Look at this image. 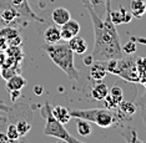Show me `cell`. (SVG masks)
Masks as SVG:
<instances>
[{
	"instance_id": "cell-1",
	"label": "cell",
	"mask_w": 146,
	"mask_h": 143,
	"mask_svg": "<svg viewBox=\"0 0 146 143\" xmlns=\"http://www.w3.org/2000/svg\"><path fill=\"white\" fill-rule=\"evenodd\" d=\"M82 5L88 9L94 28V49L91 56L94 61H110L122 57V49L120 36L117 34L116 25L112 24L110 14H106L105 19H101L94 9V5L89 0H81Z\"/></svg>"
},
{
	"instance_id": "cell-2",
	"label": "cell",
	"mask_w": 146,
	"mask_h": 143,
	"mask_svg": "<svg viewBox=\"0 0 146 143\" xmlns=\"http://www.w3.org/2000/svg\"><path fill=\"white\" fill-rule=\"evenodd\" d=\"M46 54L50 57V60L61 70L64 74L72 81L80 80V72L75 67L74 62V52L69 47L68 44H46Z\"/></svg>"
},
{
	"instance_id": "cell-3",
	"label": "cell",
	"mask_w": 146,
	"mask_h": 143,
	"mask_svg": "<svg viewBox=\"0 0 146 143\" xmlns=\"http://www.w3.org/2000/svg\"><path fill=\"white\" fill-rule=\"evenodd\" d=\"M71 117L92 122L101 128H109L117 122L116 113L108 108H76L70 111Z\"/></svg>"
},
{
	"instance_id": "cell-4",
	"label": "cell",
	"mask_w": 146,
	"mask_h": 143,
	"mask_svg": "<svg viewBox=\"0 0 146 143\" xmlns=\"http://www.w3.org/2000/svg\"><path fill=\"white\" fill-rule=\"evenodd\" d=\"M106 69L109 74L119 76L122 80L132 84H139L140 81V72L136 67V57H126L119 60L106 61Z\"/></svg>"
},
{
	"instance_id": "cell-5",
	"label": "cell",
	"mask_w": 146,
	"mask_h": 143,
	"mask_svg": "<svg viewBox=\"0 0 146 143\" xmlns=\"http://www.w3.org/2000/svg\"><path fill=\"white\" fill-rule=\"evenodd\" d=\"M51 105L49 102H45L44 106L40 109L41 116L45 118V127H44V134L45 136H50V137H55L58 139H65L69 137V132L66 131V128L64 127V125L52 116L51 111Z\"/></svg>"
},
{
	"instance_id": "cell-6",
	"label": "cell",
	"mask_w": 146,
	"mask_h": 143,
	"mask_svg": "<svg viewBox=\"0 0 146 143\" xmlns=\"http://www.w3.org/2000/svg\"><path fill=\"white\" fill-rule=\"evenodd\" d=\"M124 101V92L119 86H112L111 88H109V94L104 98L105 108L114 111L119 107V105Z\"/></svg>"
},
{
	"instance_id": "cell-7",
	"label": "cell",
	"mask_w": 146,
	"mask_h": 143,
	"mask_svg": "<svg viewBox=\"0 0 146 143\" xmlns=\"http://www.w3.org/2000/svg\"><path fill=\"white\" fill-rule=\"evenodd\" d=\"M80 24L76 20L70 19L68 22H65L64 25H61L60 32H61V40L64 41H69L70 39H72L74 36L79 35L80 32Z\"/></svg>"
},
{
	"instance_id": "cell-8",
	"label": "cell",
	"mask_w": 146,
	"mask_h": 143,
	"mask_svg": "<svg viewBox=\"0 0 146 143\" xmlns=\"http://www.w3.org/2000/svg\"><path fill=\"white\" fill-rule=\"evenodd\" d=\"M116 111H117V113H116L117 121H120V119H130V117H132L137 111V106L131 101H122L119 105V107L116 108Z\"/></svg>"
},
{
	"instance_id": "cell-9",
	"label": "cell",
	"mask_w": 146,
	"mask_h": 143,
	"mask_svg": "<svg viewBox=\"0 0 146 143\" xmlns=\"http://www.w3.org/2000/svg\"><path fill=\"white\" fill-rule=\"evenodd\" d=\"M110 19L114 25L120 24H129L132 20V15L130 11H127L124 6H120L119 10H111L110 11Z\"/></svg>"
},
{
	"instance_id": "cell-10",
	"label": "cell",
	"mask_w": 146,
	"mask_h": 143,
	"mask_svg": "<svg viewBox=\"0 0 146 143\" xmlns=\"http://www.w3.org/2000/svg\"><path fill=\"white\" fill-rule=\"evenodd\" d=\"M89 67H90V77L94 81H102L106 77V75L109 74L108 69H106V62L94 61Z\"/></svg>"
},
{
	"instance_id": "cell-11",
	"label": "cell",
	"mask_w": 146,
	"mask_h": 143,
	"mask_svg": "<svg viewBox=\"0 0 146 143\" xmlns=\"http://www.w3.org/2000/svg\"><path fill=\"white\" fill-rule=\"evenodd\" d=\"M70 19H71L70 11L65 8H56L52 10V13H51V20L54 21V24L58 26L64 25L65 22H68Z\"/></svg>"
},
{
	"instance_id": "cell-12",
	"label": "cell",
	"mask_w": 146,
	"mask_h": 143,
	"mask_svg": "<svg viewBox=\"0 0 146 143\" xmlns=\"http://www.w3.org/2000/svg\"><path fill=\"white\" fill-rule=\"evenodd\" d=\"M25 85H26V80L20 74H16L6 80V90H8V92L21 91L25 87Z\"/></svg>"
},
{
	"instance_id": "cell-13",
	"label": "cell",
	"mask_w": 146,
	"mask_h": 143,
	"mask_svg": "<svg viewBox=\"0 0 146 143\" xmlns=\"http://www.w3.org/2000/svg\"><path fill=\"white\" fill-rule=\"evenodd\" d=\"M44 40L48 45H52V44H58L61 41V32L60 29L58 28V25H52L46 28L44 31Z\"/></svg>"
},
{
	"instance_id": "cell-14",
	"label": "cell",
	"mask_w": 146,
	"mask_h": 143,
	"mask_svg": "<svg viewBox=\"0 0 146 143\" xmlns=\"http://www.w3.org/2000/svg\"><path fill=\"white\" fill-rule=\"evenodd\" d=\"M68 45L69 47L72 50L74 54H79V55H82L88 51V44H86L85 39L80 38V36H74L72 39H70L68 41Z\"/></svg>"
},
{
	"instance_id": "cell-15",
	"label": "cell",
	"mask_w": 146,
	"mask_h": 143,
	"mask_svg": "<svg viewBox=\"0 0 146 143\" xmlns=\"http://www.w3.org/2000/svg\"><path fill=\"white\" fill-rule=\"evenodd\" d=\"M51 111H52V116L62 125L69 123L70 119L72 118L70 115V111L66 107H64V106H55V107L51 108Z\"/></svg>"
},
{
	"instance_id": "cell-16",
	"label": "cell",
	"mask_w": 146,
	"mask_h": 143,
	"mask_svg": "<svg viewBox=\"0 0 146 143\" xmlns=\"http://www.w3.org/2000/svg\"><path fill=\"white\" fill-rule=\"evenodd\" d=\"M130 13L132 18H136V19L142 18L146 13V3L144 0H131Z\"/></svg>"
},
{
	"instance_id": "cell-17",
	"label": "cell",
	"mask_w": 146,
	"mask_h": 143,
	"mask_svg": "<svg viewBox=\"0 0 146 143\" xmlns=\"http://www.w3.org/2000/svg\"><path fill=\"white\" fill-rule=\"evenodd\" d=\"M108 94H109V87L105 84H102V82L96 84L91 88V92H90L92 100H95V101H104V98L108 96Z\"/></svg>"
},
{
	"instance_id": "cell-18",
	"label": "cell",
	"mask_w": 146,
	"mask_h": 143,
	"mask_svg": "<svg viewBox=\"0 0 146 143\" xmlns=\"http://www.w3.org/2000/svg\"><path fill=\"white\" fill-rule=\"evenodd\" d=\"M76 131L81 137H88L92 133V128L89 121L82 118H76Z\"/></svg>"
},
{
	"instance_id": "cell-19",
	"label": "cell",
	"mask_w": 146,
	"mask_h": 143,
	"mask_svg": "<svg viewBox=\"0 0 146 143\" xmlns=\"http://www.w3.org/2000/svg\"><path fill=\"white\" fill-rule=\"evenodd\" d=\"M15 126H16V128H18V132H19L20 137L26 136L31 129V122L28 121V119H20V121L15 122Z\"/></svg>"
},
{
	"instance_id": "cell-20",
	"label": "cell",
	"mask_w": 146,
	"mask_h": 143,
	"mask_svg": "<svg viewBox=\"0 0 146 143\" xmlns=\"http://www.w3.org/2000/svg\"><path fill=\"white\" fill-rule=\"evenodd\" d=\"M5 128H6L5 129V136L9 139H19V138H20V136H19V132H18V128H16L15 123L10 122L9 125H6Z\"/></svg>"
},
{
	"instance_id": "cell-21",
	"label": "cell",
	"mask_w": 146,
	"mask_h": 143,
	"mask_svg": "<svg viewBox=\"0 0 146 143\" xmlns=\"http://www.w3.org/2000/svg\"><path fill=\"white\" fill-rule=\"evenodd\" d=\"M121 49H122V52H124V54L132 55V54H135L136 52V42L130 38V40H129L124 46H121Z\"/></svg>"
},
{
	"instance_id": "cell-22",
	"label": "cell",
	"mask_w": 146,
	"mask_h": 143,
	"mask_svg": "<svg viewBox=\"0 0 146 143\" xmlns=\"http://www.w3.org/2000/svg\"><path fill=\"white\" fill-rule=\"evenodd\" d=\"M136 67L140 75L146 72V57H136Z\"/></svg>"
},
{
	"instance_id": "cell-23",
	"label": "cell",
	"mask_w": 146,
	"mask_h": 143,
	"mask_svg": "<svg viewBox=\"0 0 146 143\" xmlns=\"http://www.w3.org/2000/svg\"><path fill=\"white\" fill-rule=\"evenodd\" d=\"M0 143H25V142L21 141L20 138H19V139H9L5 136V132L0 131Z\"/></svg>"
},
{
	"instance_id": "cell-24",
	"label": "cell",
	"mask_w": 146,
	"mask_h": 143,
	"mask_svg": "<svg viewBox=\"0 0 146 143\" xmlns=\"http://www.w3.org/2000/svg\"><path fill=\"white\" fill-rule=\"evenodd\" d=\"M135 103H136V106H137V108H146V90H145L144 94L136 100Z\"/></svg>"
},
{
	"instance_id": "cell-25",
	"label": "cell",
	"mask_w": 146,
	"mask_h": 143,
	"mask_svg": "<svg viewBox=\"0 0 146 143\" xmlns=\"http://www.w3.org/2000/svg\"><path fill=\"white\" fill-rule=\"evenodd\" d=\"M8 47H9V41L4 36L0 35V51H5Z\"/></svg>"
},
{
	"instance_id": "cell-26",
	"label": "cell",
	"mask_w": 146,
	"mask_h": 143,
	"mask_svg": "<svg viewBox=\"0 0 146 143\" xmlns=\"http://www.w3.org/2000/svg\"><path fill=\"white\" fill-rule=\"evenodd\" d=\"M129 143H144V142H141L137 138V134H136L135 131H131V137L129 138Z\"/></svg>"
},
{
	"instance_id": "cell-27",
	"label": "cell",
	"mask_w": 146,
	"mask_h": 143,
	"mask_svg": "<svg viewBox=\"0 0 146 143\" xmlns=\"http://www.w3.org/2000/svg\"><path fill=\"white\" fill-rule=\"evenodd\" d=\"M136 44H140V45H145L146 46V38H137V36H132L131 38Z\"/></svg>"
},
{
	"instance_id": "cell-28",
	"label": "cell",
	"mask_w": 146,
	"mask_h": 143,
	"mask_svg": "<svg viewBox=\"0 0 146 143\" xmlns=\"http://www.w3.org/2000/svg\"><path fill=\"white\" fill-rule=\"evenodd\" d=\"M9 95H10L11 97V101L15 102L16 100H18V97H20V91H13V92H9Z\"/></svg>"
},
{
	"instance_id": "cell-29",
	"label": "cell",
	"mask_w": 146,
	"mask_h": 143,
	"mask_svg": "<svg viewBox=\"0 0 146 143\" xmlns=\"http://www.w3.org/2000/svg\"><path fill=\"white\" fill-rule=\"evenodd\" d=\"M66 142H69V143H86V142H82V141H79L78 138H75V137H72L71 134H69V137L65 139Z\"/></svg>"
},
{
	"instance_id": "cell-30",
	"label": "cell",
	"mask_w": 146,
	"mask_h": 143,
	"mask_svg": "<svg viewBox=\"0 0 146 143\" xmlns=\"http://www.w3.org/2000/svg\"><path fill=\"white\" fill-rule=\"evenodd\" d=\"M0 111L5 112V113H9V112L11 111V107H9V106L4 105V103H3V102H0Z\"/></svg>"
},
{
	"instance_id": "cell-31",
	"label": "cell",
	"mask_w": 146,
	"mask_h": 143,
	"mask_svg": "<svg viewBox=\"0 0 146 143\" xmlns=\"http://www.w3.org/2000/svg\"><path fill=\"white\" fill-rule=\"evenodd\" d=\"M92 62H94V59H92L91 55H88V56H86V57L84 59V64H85L86 66H90Z\"/></svg>"
},
{
	"instance_id": "cell-32",
	"label": "cell",
	"mask_w": 146,
	"mask_h": 143,
	"mask_svg": "<svg viewBox=\"0 0 146 143\" xmlns=\"http://www.w3.org/2000/svg\"><path fill=\"white\" fill-rule=\"evenodd\" d=\"M139 84H141L146 88V72H144V74L140 75V81H139Z\"/></svg>"
},
{
	"instance_id": "cell-33",
	"label": "cell",
	"mask_w": 146,
	"mask_h": 143,
	"mask_svg": "<svg viewBox=\"0 0 146 143\" xmlns=\"http://www.w3.org/2000/svg\"><path fill=\"white\" fill-rule=\"evenodd\" d=\"M89 1H90L94 6H96V5H100V4H102V3H104L105 0H89Z\"/></svg>"
},
{
	"instance_id": "cell-34",
	"label": "cell",
	"mask_w": 146,
	"mask_h": 143,
	"mask_svg": "<svg viewBox=\"0 0 146 143\" xmlns=\"http://www.w3.org/2000/svg\"><path fill=\"white\" fill-rule=\"evenodd\" d=\"M34 92H35L36 95H40L41 92H42V87H41V86H36L35 90H34Z\"/></svg>"
},
{
	"instance_id": "cell-35",
	"label": "cell",
	"mask_w": 146,
	"mask_h": 143,
	"mask_svg": "<svg viewBox=\"0 0 146 143\" xmlns=\"http://www.w3.org/2000/svg\"><path fill=\"white\" fill-rule=\"evenodd\" d=\"M141 109V115H142V118H144V121L146 122V108H140Z\"/></svg>"
},
{
	"instance_id": "cell-36",
	"label": "cell",
	"mask_w": 146,
	"mask_h": 143,
	"mask_svg": "<svg viewBox=\"0 0 146 143\" xmlns=\"http://www.w3.org/2000/svg\"><path fill=\"white\" fill-rule=\"evenodd\" d=\"M6 122H0V131H1V128H5L6 127Z\"/></svg>"
},
{
	"instance_id": "cell-37",
	"label": "cell",
	"mask_w": 146,
	"mask_h": 143,
	"mask_svg": "<svg viewBox=\"0 0 146 143\" xmlns=\"http://www.w3.org/2000/svg\"><path fill=\"white\" fill-rule=\"evenodd\" d=\"M0 122H6V123H8V118H6V117H3V116H0Z\"/></svg>"
},
{
	"instance_id": "cell-38",
	"label": "cell",
	"mask_w": 146,
	"mask_h": 143,
	"mask_svg": "<svg viewBox=\"0 0 146 143\" xmlns=\"http://www.w3.org/2000/svg\"><path fill=\"white\" fill-rule=\"evenodd\" d=\"M56 143H69V142H66V141H64V139H59V141H58V142H56Z\"/></svg>"
},
{
	"instance_id": "cell-39",
	"label": "cell",
	"mask_w": 146,
	"mask_h": 143,
	"mask_svg": "<svg viewBox=\"0 0 146 143\" xmlns=\"http://www.w3.org/2000/svg\"><path fill=\"white\" fill-rule=\"evenodd\" d=\"M0 72H1V65H0Z\"/></svg>"
}]
</instances>
